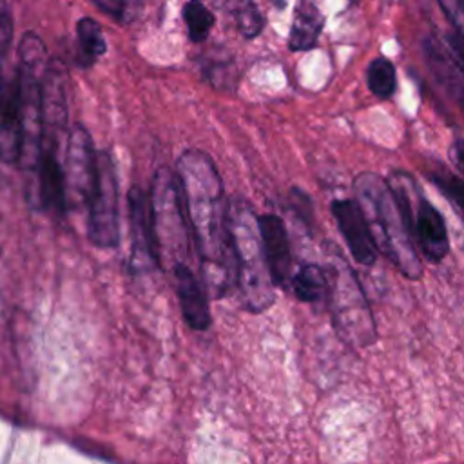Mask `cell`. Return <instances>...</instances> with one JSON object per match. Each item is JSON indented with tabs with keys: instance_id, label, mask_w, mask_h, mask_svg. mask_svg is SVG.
I'll return each mask as SVG.
<instances>
[{
	"instance_id": "cell-18",
	"label": "cell",
	"mask_w": 464,
	"mask_h": 464,
	"mask_svg": "<svg viewBox=\"0 0 464 464\" xmlns=\"http://www.w3.org/2000/svg\"><path fill=\"white\" fill-rule=\"evenodd\" d=\"M76 36H78L80 51L85 58L98 60L100 56L105 54V51H107L105 36L96 20L87 18V16L80 18L76 24Z\"/></svg>"
},
{
	"instance_id": "cell-3",
	"label": "cell",
	"mask_w": 464,
	"mask_h": 464,
	"mask_svg": "<svg viewBox=\"0 0 464 464\" xmlns=\"http://www.w3.org/2000/svg\"><path fill=\"white\" fill-rule=\"evenodd\" d=\"M228 237L234 286L248 312H263L274 303V283L263 252L257 216L252 207L234 198L228 201Z\"/></svg>"
},
{
	"instance_id": "cell-22",
	"label": "cell",
	"mask_w": 464,
	"mask_h": 464,
	"mask_svg": "<svg viewBox=\"0 0 464 464\" xmlns=\"http://www.w3.org/2000/svg\"><path fill=\"white\" fill-rule=\"evenodd\" d=\"M433 181L464 214V181L451 174H437L433 176Z\"/></svg>"
},
{
	"instance_id": "cell-9",
	"label": "cell",
	"mask_w": 464,
	"mask_h": 464,
	"mask_svg": "<svg viewBox=\"0 0 464 464\" xmlns=\"http://www.w3.org/2000/svg\"><path fill=\"white\" fill-rule=\"evenodd\" d=\"M332 214L337 223L344 243L355 259L362 266H372L377 261V246L370 234L368 223L355 199H335L332 203Z\"/></svg>"
},
{
	"instance_id": "cell-26",
	"label": "cell",
	"mask_w": 464,
	"mask_h": 464,
	"mask_svg": "<svg viewBox=\"0 0 464 464\" xmlns=\"http://www.w3.org/2000/svg\"><path fill=\"white\" fill-rule=\"evenodd\" d=\"M453 158H455V161L460 165V169L464 170V140H459V141L453 145Z\"/></svg>"
},
{
	"instance_id": "cell-7",
	"label": "cell",
	"mask_w": 464,
	"mask_h": 464,
	"mask_svg": "<svg viewBox=\"0 0 464 464\" xmlns=\"http://www.w3.org/2000/svg\"><path fill=\"white\" fill-rule=\"evenodd\" d=\"M96 156L92 138L83 125H74L67 136L65 160L62 163L67 210L71 207L87 205L96 178Z\"/></svg>"
},
{
	"instance_id": "cell-8",
	"label": "cell",
	"mask_w": 464,
	"mask_h": 464,
	"mask_svg": "<svg viewBox=\"0 0 464 464\" xmlns=\"http://www.w3.org/2000/svg\"><path fill=\"white\" fill-rule=\"evenodd\" d=\"M130 225V268L147 272L160 266L156 239L150 218L149 194L141 187H132L127 194Z\"/></svg>"
},
{
	"instance_id": "cell-10",
	"label": "cell",
	"mask_w": 464,
	"mask_h": 464,
	"mask_svg": "<svg viewBox=\"0 0 464 464\" xmlns=\"http://www.w3.org/2000/svg\"><path fill=\"white\" fill-rule=\"evenodd\" d=\"M33 174L36 178V196L42 207L56 214H65L67 198H65L63 170L56 154V143L49 134H44L42 152Z\"/></svg>"
},
{
	"instance_id": "cell-14",
	"label": "cell",
	"mask_w": 464,
	"mask_h": 464,
	"mask_svg": "<svg viewBox=\"0 0 464 464\" xmlns=\"http://www.w3.org/2000/svg\"><path fill=\"white\" fill-rule=\"evenodd\" d=\"M24 150V118L18 80L9 87L0 111V161L7 165L20 163Z\"/></svg>"
},
{
	"instance_id": "cell-25",
	"label": "cell",
	"mask_w": 464,
	"mask_h": 464,
	"mask_svg": "<svg viewBox=\"0 0 464 464\" xmlns=\"http://www.w3.org/2000/svg\"><path fill=\"white\" fill-rule=\"evenodd\" d=\"M448 47L451 51V58L464 74V38L459 34H448Z\"/></svg>"
},
{
	"instance_id": "cell-19",
	"label": "cell",
	"mask_w": 464,
	"mask_h": 464,
	"mask_svg": "<svg viewBox=\"0 0 464 464\" xmlns=\"http://www.w3.org/2000/svg\"><path fill=\"white\" fill-rule=\"evenodd\" d=\"M183 20L188 29V38L194 44L207 40L210 27L214 25V14L201 0H188L183 5Z\"/></svg>"
},
{
	"instance_id": "cell-11",
	"label": "cell",
	"mask_w": 464,
	"mask_h": 464,
	"mask_svg": "<svg viewBox=\"0 0 464 464\" xmlns=\"http://www.w3.org/2000/svg\"><path fill=\"white\" fill-rule=\"evenodd\" d=\"M261 243L274 286L288 285L292 277V250L285 223L276 214L257 216Z\"/></svg>"
},
{
	"instance_id": "cell-20",
	"label": "cell",
	"mask_w": 464,
	"mask_h": 464,
	"mask_svg": "<svg viewBox=\"0 0 464 464\" xmlns=\"http://www.w3.org/2000/svg\"><path fill=\"white\" fill-rule=\"evenodd\" d=\"M92 4L121 24H129L141 9V0H92Z\"/></svg>"
},
{
	"instance_id": "cell-15",
	"label": "cell",
	"mask_w": 464,
	"mask_h": 464,
	"mask_svg": "<svg viewBox=\"0 0 464 464\" xmlns=\"http://www.w3.org/2000/svg\"><path fill=\"white\" fill-rule=\"evenodd\" d=\"M323 29V14L321 11L310 4V2H301L295 7L290 36H288V45L292 51H306L315 45L319 34Z\"/></svg>"
},
{
	"instance_id": "cell-24",
	"label": "cell",
	"mask_w": 464,
	"mask_h": 464,
	"mask_svg": "<svg viewBox=\"0 0 464 464\" xmlns=\"http://www.w3.org/2000/svg\"><path fill=\"white\" fill-rule=\"evenodd\" d=\"M13 40V16L9 5L0 0V58L9 49V44Z\"/></svg>"
},
{
	"instance_id": "cell-17",
	"label": "cell",
	"mask_w": 464,
	"mask_h": 464,
	"mask_svg": "<svg viewBox=\"0 0 464 464\" xmlns=\"http://www.w3.org/2000/svg\"><path fill=\"white\" fill-rule=\"evenodd\" d=\"M366 82L368 89L377 96V98H390L395 92L397 87V78H395V67L390 60L386 58H375L368 65L366 72Z\"/></svg>"
},
{
	"instance_id": "cell-2",
	"label": "cell",
	"mask_w": 464,
	"mask_h": 464,
	"mask_svg": "<svg viewBox=\"0 0 464 464\" xmlns=\"http://www.w3.org/2000/svg\"><path fill=\"white\" fill-rule=\"evenodd\" d=\"M355 201L368 223L379 252L408 279L422 276V261L413 241L411 227L397 207L393 194L377 174L364 172L353 181Z\"/></svg>"
},
{
	"instance_id": "cell-1",
	"label": "cell",
	"mask_w": 464,
	"mask_h": 464,
	"mask_svg": "<svg viewBox=\"0 0 464 464\" xmlns=\"http://www.w3.org/2000/svg\"><path fill=\"white\" fill-rule=\"evenodd\" d=\"M190 237L207 292L223 295L234 286L228 201L214 161L201 150H185L174 169Z\"/></svg>"
},
{
	"instance_id": "cell-23",
	"label": "cell",
	"mask_w": 464,
	"mask_h": 464,
	"mask_svg": "<svg viewBox=\"0 0 464 464\" xmlns=\"http://www.w3.org/2000/svg\"><path fill=\"white\" fill-rule=\"evenodd\" d=\"M446 18L457 29V34L464 38V0H437Z\"/></svg>"
},
{
	"instance_id": "cell-13",
	"label": "cell",
	"mask_w": 464,
	"mask_h": 464,
	"mask_svg": "<svg viewBox=\"0 0 464 464\" xmlns=\"http://www.w3.org/2000/svg\"><path fill=\"white\" fill-rule=\"evenodd\" d=\"M413 241L419 254L430 263H440L450 250L448 230L440 212L422 198L413 216Z\"/></svg>"
},
{
	"instance_id": "cell-21",
	"label": "cell",
	"mask_w": 464,
	"mask_h": 464,
	"mask_svg": "<svg viewBox=\"0 0 464 464\" xmlns=\"http://www.w3.org/2000/svg\"><path fill=\"white\" fill-rule=\"evenodd\" d=\"M236 18H237L239 33L245 38H254L263 29V16H261V13L257 11V7L252 0H241V5L237 7Z\"/></svg>"
},
{
	"instance_id": "cell-6",
	"label": "cell",
	"mask_w": 464,
	"mask_h": 464,
	"mask_svg": "<svg viewBox=\"0 0 464 464\" xmlns=\"http://www.w3.org/2000/svg\"><path fill=\"white\" fill-rule=\"evenodd\" d=\"M87 236L98 248H114L120 241L118 178L109 152L96 156V178L87 199Z\"/></svg>"
},
{
	"instance_id": "cell-16",
	"label": "cell",
	"mask_w": 464,
	"mask_h": 464,
	"mask_svg": "<svg viewBox=\"0 0 464 464\" xmlns=\"http://www.w3.org/2000/svg\"><path fill=\"white\" fill-rule=\"evenodd\" d=\"M290 285L297 299L304 303H319L326 299L328 294V276L317 265H303L292 277Z\"/></svg>"
},
{
	"instance_id": "cell-5",
	"label": "cell",
	"mask_w": 464,
	"mask_h": 464,
	"mask_svg": "<svg viewBox=\"0 0 464 464\" xmlns=\"http://www.w3.org/2000/svg\"><path fill=\"white\" fill-rule=\"evenodd\" d=\"M326 276V301L330 304L334 326L339 337L352 346L372 344L377 335L375 323L355 274L344 261H341V265L332 266Z\"/></svg>"
},
{
	"instance_id": "cell-4",
	"label": "cell",
	"mask_w": 464,
	"mask_h": 464,
	"mask_svg": "<svg viewBox=\"0 0 464 464\" xmlns=\"http://www.w3.org/2000/svg\"><path fill=\"white\" fill-rule=\"evenodd\" d=\"M149 201L160 268L188 265L192 237L172 170L160 169L154 174Z\"/></svg>"
},
{
	"instance_id": "cell-12",
	"label": "cell",
	"mask_w": 464,
	"mask_h": 464,
	"mask_svg": "<svg viewBox=\"0 0 464 464\" xmlns=\"http://www.w3.org/2000/svg\"><path fill=\"white\" fill-rule=\"evenodd\" d=\"M176 281V294L179 299V308L185 323L198 332H203L210 326V306L208 292L203 281L194 274L188 265H178L172 268Z\"/></svg>"
}]
</instances>
